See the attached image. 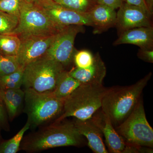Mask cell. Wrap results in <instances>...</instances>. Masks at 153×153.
Listing matches in <instances>:
<instances>
[{
	"instance_id": "6da1fadb",
	"label": "cell",
	"mask_w": 153,
	"mask_h": 153,
	"mask_svg": "<svg viewBox=\"0 0 153 153\" xmlns=\"http://www.w3.org/2000/svg\"><path fill=\"white\" fill-rule=\"evenodd\" d=\"M38 131L23 138L20 150L35 153L63 146H78L82 144V136L74 122L54 121L43 126Z\"/></svg>"
},
{
	"instance_id": "7a4b0ae2",
	"label": "cell",
	"mask_w": 153,
	"mask_h": 153,
	"mask_svg": "<svg viewBox=\"0 0 153 153\" xmlns=\"http://www.w3.org/2000/svg\"><path fill=\"white\" fill-rule=\"evenodd\" d=\"M152 76L151 72L132 85L108 88L101 108L113 124L119 125L131 113Z\"/></svg>"
},
{
	"instance_id": "3957f363",
	"label": "cell",
	"mask_w": 153,
	"mask_h": 153,
	"mask_svg": "<svg viewBox=\"0 0 153 153\" xmlns=\"http://www.w3.org/2000/svg\"><path fill=\"white\" fill-rule=\"evenodd\" d=\"M108 88L102 84H81L64 99L63 111L55 121L71 117L82 120L91 118L101 108Z\"/></svg>"
},
{
	"instance_id": "277c9868",
	"label": "cell",
	"mask_w": 153,
	"mask_h": 153,
	"mask_svg": "<svg viewBox=\"0 0 153 153\" xmlns=\"http://www.w3.org/2000/svg\"><path fill=\"white\" fill-rule=\"evenodd\" d=\"M24 111L27 115L30 128L35 129L55 121L63 111L64 99L52 92H39L25 88Z\"/></svg>"
},
{
	"instance_id": "5b68a950",
	"label": "cell",
	"mask_w": 153,
	"mask_h": 153,
	"mask_svg": "<svg viewBox=\"0 0 153 153\" xmlns=\"http://www.w3.org/2000/svg\"><path fill=\"white\" fill-rule=\"evenodd\" d=\"M65 27L55 24L40 6L29 0L23 5L18 26L10 34L17 35L20 39L31 36H53Z\"/></svg>"
},
{
	"instance_id": "8992f818",
	"label": "cell",
	"mask_w": 153,
	"mask_h": 153,
	"mask_svg": "<svg viewBox=\"0 0 153 153\" xmlns=\"http://www.w3.org/2000/svg\"><path fill=\"white\" fill-rule=\"evenodd\" d=\"M65 68L47 56L39 58L24 68L23 86L39 92H52Z\"/></svg>"
},
{
	"instance_id": "52a82bcc",
	"label": "cell",
	"mask_w": 153,
	"mask_h": 153,
	"mask_svg": "<svg viewBox=\"0 0 153 153\" xmlns=\"http://www.w3.org/2000/svg\"><path fill=\"white\" fill-rule=\"evenodd\" d=\"M117 128V132L125 139L127 143L153 148V129L147 120L141 99Z\"/></svg>"
},
{
	"instance_id": "ba28073f",
	"label": "cell",
	"mask_w": 153,
	"mask_h": 153,
	"mask_svg": "<svg viewBox=\"0 0 153 153\" xmlns=\"http://www.w3.org/2000/svg\"><path fill=\"white\" fill-rule=\"evenodd\" d=\"M83 31V26L71 25L65 27L57 33L45 56L56 60L64 68L69 66L73 62L76 50L74 47L75 38L78 33Z\"/></svg>"
},
{
	"instance_id": "9c48e42d",
	"label": "cell",
	"mask_w": 153,
	"mask_h": 153,
	"mask_svg": "<svg viewBox=\"0 0 153 153\" xmlns=\"http://www.w3.org/2000/svg\"><path fill=\"white\" fill-rule=\"evenodd\" d=\"M35 3L40 6L52 21L60 27H65L71 25L93 26L88 13L71 10L53 0H43Z\"/></svg>"
},
{
	"instance_id": "30bf717a",
	"label": "cell",
	"mask_w": 153,
	"mask_h": 153,
	"mask_svg": "<svg viewBox=\"0 0 153 153\" xmlns=\"http://www.w3.org/2000/svg\"><path fill=\"white\" fill-rule=\"evenodd\" d=\"M56 35L31 36L21 39L17 56L21 67L25 68L30 63L45 56Z\"/></svg>"
},
{
	"instance_id": "8fae6325",
	"label": "cell",
	"mask_w": 153,
	"mask_h": 153,
	"mask_svg": "<svg viewBox=\"0 0 153 153\" xmlns=\"http://www.w3.org/2000/svg\"><path fill=\"white\" fill-rule=\"evenodd\" d=\"M152 16L138 6L125 1L117 13L116 26L119 33L140 27H152Z\"/></svg>"
},
{
	"instance_id": "7c38bea8",
	"label": "cell",
	"mask_w": 153,
	"mask_h": 153,
	"mask_svg": "<svg viewBox=\"0 0 153 153\" xmlns=\"http://www.w3.org/2000/svg\"><path fill=\"white\" fill-rule=\"evenodd\" d=\"M90 119L101 131L109 152L113 153H122L126 143L121 136L114 128L109 117L102 111L98 110Z\"/></svg>"
},
{
	"instance_id": "4fadbf2b",
	"label": "cell",
	"mask_w": 153,
	"mask_h": 153,
	"mask_svg": "<svg viewBox=\"0 0 153 153\" xmlns=\"http://www.w3.org/2000/svg\"><path fill=\"white\" fill-rule=\"evenodd\" d=\"M72 77L82 84H102L106 74L105 64L99 53L94 55L93 64L85 68L75 67L68 71Z\"/></svg>"
},
{
	"instance_id": "5bb4252c",
	"label": "cell",
	"mask_w": 153,
	"mask_h": 153,
	"mask_svg": "<svg viewBox=\"0 0 153 153\" xmlns=\"http://www.w3.org/2000/svg\"><path fill=\"white\" fill-rule=\"evenodd\" d=\"M131 44L140 49H153V27H140L123 31L114 42V46Z\"/></svg>"
},
{
	"instance_id": "9a60e30c",
	"label": "cell",
	"mask_w": 153,
	"mask_h": 153,
	"mask_svg": "<svg viewBox=\"0 0 153 153\" xmlns=\"http://www.w3.org/2000/svg\"><path fill=\"white\" fill-rule=\"evenodd\" d=\"M74 123L79 133L87 139L88 147L93 152L108 153L103 142L102 133L90 118L83 120L76 119Z\"/></svg>"
},
{
	"instance_id": "2e32d148",
	"label": "cell",
	"mask_w": 153,
	"mask_h": 153,
	"mask_svg": "<svg viewBox=\"0 0 153 153\" xmlns=\"http://www.w3.org/2000/svg\"><path fill=\"white\" fill-rule=\"evenodd\" d=\"M92 22L94 34H100L115 26V10L104 5L96 4L88 13Z\"/></svg>"
},
{
	"instance_id": "e0dca14e",
	"label": "cell",
	"mask_w": 153,
	"mask_h": 153,
	"mask_svg": "<svg viewBox=\"0 0 153 153\" xmlns=\"http://www.w3.org/2000/svg\"><path fill=\"white\" fill-rule=\"evenodd\" d=\"M82 83L69 74L68 71L64 70L58 78L55 89L52 93L56 97L65 99Z\"/></svg>"
},
{
	"instance_id": "ac0fdd59",
	"label": "cell",
	"mask_w": 153,
	"mask_h": 153,
	"mask_svg": "<svg viewBox=\"0 0 153 153\" xmlns=\"http://www.w3.org/2000/svg\"><path fill=\"white\" fill-rule=\"evenodd\" d=\"M21 44V39L17 35L0 34V54L17 56Z\"/></svg>"
},
{
	"instance_id": "d6986e66",
	"label": "cell",
	"mask_w": 153,
	"mask_h": 153,
	"mask_svg": "<svg viewBox=\"0 0 153 153\" xmlns=\"http://www.w3.org/2000/svg\"><path fill=\"white\" fill-rule=\"evenodd\" d=\"M29 128L30 124L27 122L16 135L10 139L1 142L0 144V153H16L19 152L25 133Z\"/></svg>"
},
{
	"instance_id": "ffe728a7",
	"label": "cell",
	"mask_w": 153,
	"mask_h": 153,
	"mask_svg": "<svg viewBox=\"0 0 153 153\" xmlns=\"http://www.w3.org/2000/svg\"><path fill=\"white\" fill-rule=\"evenodd\" d=\"M25 91L21 88L16 90L12 99L5 105L9 120H13L24 107Z\"/></svg>"
},
{
	"instance_id": "44dd1931",
	"label": "cell",
	"mask_w": 153,
	"mask_h": 153,
	"mask_svg": "<svg viewBox=\"0 0 153 153\" xmlns=\"http://www.w3.org/2000/svg\"><path fill=\"white\" fill-rule=\"evenodd\" d=\"M24 68L14 73L0 76V90L18 89L23 85Z\"/></svg>"
},
{
	"instance_id": "7402d4cb",
	"label": "cell",
	"mask_w": 153,
	"mask_h": 153,
	"mask_svg": "<svg viewBox=\"0 0 153 153\" xmlns=\"http://www.w3.org/2000/svg\"><path fill=\"white\" fill-rule=\"evenodd\" d=\"M64 7L78 13H87L97 4L95 0H53Z\"/></svg>"
},
{
	"instance_id": "603a6c76",
	"label": "cell",
	"mask_w": 153,
	"mask_h": 153,
	"mask_svg": "<svg viewBox=\"0 0 153 153\" xmlns=\"http://www.w3.org/2000/svg\"><path fill=\"white\" fill-rule=\"evenodd\" d=\"M21 68L17 56L0 54V76L14 73Z\"/></svg>"
},
{
	"instance_id": "cb8c5ba5",
	"label": "cell",
	"mask_w": 153,
	"mask_h": 153,
	"mask_svg": "<svg viewBox=\"0 0 153 153\" xmlns=\"http://www.w3.org/2000/svg\"><path fill=\"white\" fill-rule=\"evenodd\" d=\"M19 17L0 11V34H10L15 30Z\"/></svg>"
},
{
	"instance_id": "d4e9b609",
	"label": "cell",
	"mask_w": 153,
	"mask_h": 153,
	"mask_svg": "<svg viewBox=\"0 0 153 153\" xmlns=\"http://www.w3.org/2000/svg\"><path fill=\"white\" fill-rule=\"evenodd\" d=\"M94 55L88 50H76L73 57V62L76 67L85 68L89 67L93 64Z\"/></svg>"
},
{
	"instance_id": "484cf974",
	"label": "cell",
	"mask_w": 153,
	"mask_h": 153,
	"mask_svg": "<svg viewBox=\"0 0 153 153\" xmlns=\"http://www.w3.org/2000/svg\"><path fill=\"white\" fill-rule=\"evenodd\" d=\"M29 0H0V11L19 17L23 5Z\"/></svg>"
},
{
	"instance_id": "4316f807",
	"label": "cell",
	"mask_w": 153,
	"mask_h": 153,
	"mask_svg": "<svg viewBox=\"0 0 153 153\" xmlns=\"http://www.w3.org/2000/svg\"><path fill=\"white\" fill-rule=\"evenodd\" d=\"M0 129L5 131H10L9 118L5 106L0 96Z\"/></svg>"
},
{
	"instance_id": "83f0119b",
	"label": "cell",
	"mask_w": 153,
	"mask_h": 153,
	"mask_svg": "<svg viewBox=\"0 0 153 153\" xmlns=\"http://www.w3.org/2000/svg\"><path fill=\"white\" fill-rule=\"evenodd\" d=\"M137 55L138 58L145 62L153 63V49H140Z\"/></svg>"
},
{
	"instance_id": "f1b7e54d",
	"label": "cell",
	"mask_w": 153,
	"mask_h": 153,
	"mask_svg": "<svg viewBox=\"0 0 153 153\" xmlns=\"http://www.w3.org/2000/svg\"><path fill=\"white\" fill-rule=\"evenodd\" d=\"M97 4L104 5L116 10L119 9L125 0H95Z\"/></svg>"
},
{
	"instance_id": "f546056e",
	"label": "cell",
	"mask_w": 153,
	"mask_h": 153,
	"mask_svg": "<svg viewBox=\"0 0 153 153\" xmlns=\"http://www.w3.org/2000/svg\"><path fill=\"white\" fill-rule=\"evenodd\" d=\"M125 1L130 4L138 6L144 10L151 16H152L148 10L147 7L145 3V0H125Z\"/></svg>"
},
{
	"instance_id": "4dcf8cb0",
	"label": "cell",
	"mask_w": 153,
	"mask_h": 153,
	"mask_svg": "<svg viewBox=\"0 0 153 153\" xmlns=\"http://www.w3.org/2000/svg\"><path fill=\"white\" fill-rule=\"evenodd\" d=\"M148 10L151 15L153 14V0H145Z\"/></svg>"
},
{
	"instance_id": "1f68e13d",
	"label": "cell",
	"mask_w": 153,
	"mask_h": 153,
	"mask_svg": "<svg viewBox=\"0 0 153 153\" xmlns=\"http://www.w3.org/2000/svg\"><path fill=\"white\" fill-rule=\"evenodd\" d=\"M31 1L33 2H38L40 1H43V0H30Z\"/></svg>"
},
{
	"instance_id": "d6a6232c",
	"label": "cell",
	"mask_w": 153,
	"mask_h": 153,
	"mask_svg": "<svg viewBox=\"0 0 153 153\" xmlns=\"http://www.w3.org/2000/svg\"><path fill=\"white\" fill-rule=\"evenodd\" d=\"M1 137H0V144H1Z\"/></svg>"
}]
</instances>
